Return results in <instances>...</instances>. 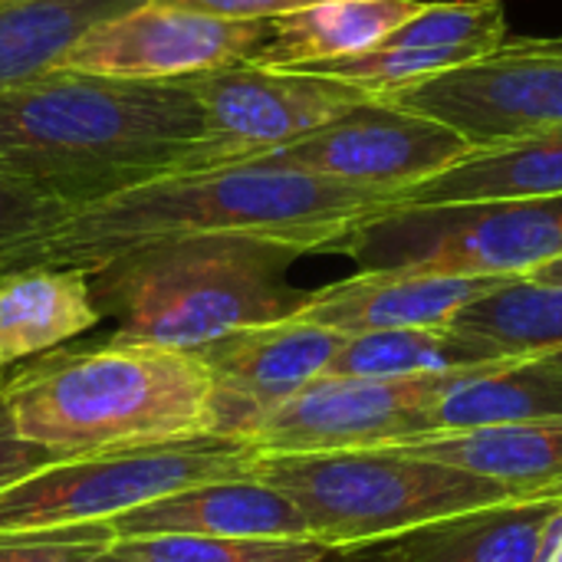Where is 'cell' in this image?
Masks as SVG:
<instances>
[{
  "instance_id": "1",
  "label": "cell",
  "mask_w": 562,
  "mask_h": 562,
  "mask_svg": "<svg viewBox=\"0 0 562 562\" xmlns=\"http://www.w3.org/2000/svg\"><path fill=\"white\" fill-rule=\"evenodd\" d=\"M398 191L356 188L267 158L165 175L69 211L20 267H95L158 240L257 237L306 254H333L359 224L398 207Z\"/></svg>"
},
{
  "instance_id": "2",
  "label": "cell",
  "mask_w": 562,
  "mask_h": 562,
  "mask_svg": "<svg viewBox=\"0 0 562 562\" xmlns=\"http://www.w3.org/2000/svg\"><path fill=\"white\" fill-rule=\"evenodd\" d=\"M201 125L188 79L49 69L0 89V175L76 211L178 175Z\"/></svg>"
},
{
  "instance_id": "3",
  "label": "cell",
  "mask_w": 562,
  "mask_h": 562,
  "mask_svg": "<svg viewBox=\"0 0 562 562\" xmlns=\"http://www.w3.org/2000/svg\"><path fill=\"white\" fill-rule=\"evenodd\" d=\"M0 402L23 441L59 458L217 435L214 389L198 356L112 336L20 362Z\"/></svg>"
},
{
  "instance_id": "4",
  "label": "cell",
  "mask_w": 562,
  "mask_h": 562,
  "mask_svg": "<svg viewBox=\"0 0 562 562\" xmlns=\"http://www.w3.org/2000/svg\"><path fill=\"white\" fill-rule=\"evenodd\" d=\"M300 257L257 237H178L95 267L89 286L112 339L198 356L237 329L293 319L310 300L286 280Z\"/></svg>"
},
{
  "instance_id": "5",
  "label": "cell",
  "mask_w": 562,
  "mask_h": 562,
  "mask_svg": "<svg viewBox=\"0 0 562 562\" xmlns=\"http://www.w3.org/2000/svg\"><path fill=\"white\" fill-rule=\"evenodd\" d=\"M254 477L286 494L329 553L392 547L428 527L527 497L458 468L398 451L260 454Z\"/></svg>"
},
{
  "instance_id": "6",
  "label": "cell",
  "mask_w": 562,
  "mask_h": 562,
  "mask_svg": "<svg viewBox=\"0 0 562 562\" xmlns=\"http://www.w3.org/2000/svg\"><path fill=\"white\" fill-rule=\"evenodd\" d=\"M257 458L247 441L221 435L59 458L0 494V537L112 524L168 494L250 477Z\"/></svg>"
},
{
  "instance_id": "7",
  "label": "cell",
  "mask_w": 562,
  "mask_h": 562,
  "mask_svg": "<svg viewBox=\"0 0 562 562\" xmlns=\"http://www.w3.org/2000/svg\"><path fill=\"white\" fill-rule=\"evenodd\" d=\"M333 254L359 270L527 277L562 257V194L392 207L359 224Z\"/></svg>"
},
{
  "instance_id": "8",
  "label": "cell",
  "mask_w": 562,
  "mask_h": 562,
  "mask_svg": "<svg viewBox=\"0 0 562 562\" xmlns=\"http://www.w3.org/2000/svg\"><path fill=\"white\" fill-rule=\"evenodd\" d=\"M188 82L198 95L204 125L181 171L267 158L369 95L310 69H277L250 59Z\"/></svg>"
},
{
  "instance_id": "9",
  "label": "cell",
  "mask_w": 562,
  "mask_h": 562,
  "mask_svg": "<svg viewBox=\"0 0 562 562\" xmlns=\"http://www.w3.org/2000/svg\"><path fill=\"white\" fill-rule=\"evenodd\" d=\"M471 148L474 145L445 122L405 109L385 95H366L333 122L267 155V161L356 188L402 194L441 175Z\"/></svg>"
},
{
  "instance_id": "10",
  "label": "cell",
  "mask_w": 562,
  "mask_h": 562,
  "mask_svg": "<svg viewBox=\"0 0 562 562\" xmlns=\"http://www.w3.org/2000/svg\"><path fill=\"white\" fill-rule=\"evenodd\" d=\"M267 36L270 20H227L145 0L128 13L86 30L56 69L178 82L254 59Z\"/></svg>"
},
{
  "instance_id": "11",
  "label": "cell",
  "mask_w": 562,
  "mask_h": 562,
  "mask_svg": "<svg viewBox=\"0 0 562 562\" xmlns=\"http://www.w3.org/2000/svg\"><path fill=\"white\" fill-rule=\"evenodd\" d=\"M448 375L333 379L323 375L273 408L247 438L257 454H326L395 448L428 435V405Z\"/></svg>"
},
{
  "instance_id": "12",
  "label": "cell",
  "mask_w": 562,
  "mask_h": 562,
  "mask_svg": "<svg viewBox=\"0 0 562 562\" xmlns=\"http://www.w3.org/2000/svg\"><path fill=\"white\" fill-rule=\"evenodd\" d=\"M431 115L474 148L562 125V56L497 49L487 59L441 72L385 95Z\"/></svg>"
},
{
  "instance_id": "13",
  "label": "cell",
  "mask_w": 562,
  "mask_h": 562,
  "mask_svg": "<svg viewBox=\"0 0 562 562\" xmlns=\"http://www.w3.org/2000/svg\"><path fill=\"white\" fill-rule=\"evenodd\" d=\"M346 336L300 316L237 329L198 359L207 366L217 412V435L247 441L250 431L283 402L329 372Z\"/></svg>"
},
{
  "instance_id": "14",
  "label": "cell",
  "mask_w": 562,
  "mask_h": 562,
  "mask_svg": "<svg viewBox=\"0 0 562 562\" xmlns=\"http://www.w3.org/2000/svg\"><path fill=\"white\" fill-rule=\"evenodd\" d=\"M507 277H458L418 270H359L349 280L310 290L296 313L339 336L392 329H445L464 306L501 286Z\"/></svg>"
},
{
  "instance_id": "15",
  "label": "cell",
  "mask_w": 562,
  "mask_h": 562,
  "mask_svg": "<svg viewBox=\"0 0 562 562\" xmlns=\"http://www.w3.org/2000/svg\"><path fill=\"white\" fill-rule=\"evenodd\" d=\"M119 540L221 537V540H313L300 507L277 487L250 477L198 484L105 524Z\"/></svg>"
},
{
  "instance_id": "16",
  "label": "cell",
  "mask_w": 562,
  "mask_h": 562,
  "mask_svg": "<svg viewBox=\"0 0 562 562\" xmlns=\"http://www.w3.org/2000/svg\"><path fill=\"white\" fill-rule=\"evenodd\" d=\"M395 448L501 484L527 501H562V418L425 435Z\"/></svg>"
},
{
  "instance_id": "17",
  "label": "cell",
  "mask_w": 562,
  "mask_h": 562,
  "mask_svg": "<svg viewBox=\"0 0 562 562\" xmlns=\"http://www.w3.org/2000/svg\"><path fill=\"white\" fill-rule=\"evenodd\" d=\"M102 323L89 273L76 267L0 270V369L53 352Z\"/></svg>"
},
{
  "instance_id": "18",
  "label": "cell",
  "mask_w": 562,
  "mask_h": 562,
  "mask_svg": "<svg viewBox=\"0 0 562 562\" xmlns=\"http://www.w3.org/2000/svg\"><path fill=\"white\" fill-rule=\"evenodd\" d=\"M562 418V356L454 372L428 405V435Z\"/></svg>"
},
{
  "instance_id": "19",
  "label": "cell",
  "mask_w": 562,
  "mask_h": 562,
  "mask_svg": "<svg viewBox=\"0 0 562 562\" xmlns=\"http://www.w3.org/2000/svg\"><path fill=\"white\" fill-rule=\"evenodd\" d=\"M562 194V125L471 148L441 175L402 191L398 207Z\"/></svg>"
},
{
  "instance_id": "20",
  "label": "cell",
  "mask_w": 562,
  "mask_h": 562,
  "mask_svg": "<svg viewBox=\"0 0 562 562\" xmlns=\"http://www.w3.org/2000/svg\"><path fill=\"white\" fill-rule=\"evenodd\" d=\"M425 0H323L270 20V36L250 63L300 69L375 49L415 16Z\"/></svg>"
},
{
  "instance_id": "21",
  "label": "cell",
  "mask_w": 562,
  "mask_h": 562,
  "mask_svg": "<svg viewBox=\"0 0 562 562\" xmlns=\"http://www.w3.org/2000/svg\"><path fill=\"white\" fill-rule=\"evenodd\" d=\"M562 501H524L468 514L392 543L402 562H543Z\"/></svg>"
},
{
  "instance_id": "22",
  "label": "cell",
  "mask_w": 562,
  "mask_h": 562,
  "mask_svg": "<svg viewBox=\"0 0 562 562\" xmlns=\"http://www.w3.org/2000/svg\"><path fill=\"white\" fill-rule=\"evenodd\" d=\"M138 3L145 0H0V89L56 69L86 30Z\"/></svg>"
},
{
  "instance_id": "23",
  "label": "cell",
  "mask_w": 562,
  "mask_h": 562,
  "mask_svg": "<svg viewBox=\"0 0 562 562\" xmlns=\"http://www.w3.org/2000/svg\"><path fill=\"white\" fill-rule=\"evenodd\" d=\"M517 362L454 329H392L346 336L329 362L333 379H425Z\"/></svg>"
},
{
  "instance_id": "24",
  "label": "cell",
  "mask_w": 562,
  "mask_h": 562,
  "mask_svg": "<svg viewBox=\"0 0 562 562\" xmlns=\"http://www.w3.org/2000/svg\"><path fill=\"white\" fill-rule=\"evenodd\" d=\"M448 329L491 346L504 359L562 356V286L507 277L501 286L464 306Z\"/></svg>"
},
{
  "instance_id": "25",
  "label": "cell",
  "mask_w": 562,
  "mask_h": 562,
  "mask_svg": "<svg viewBox=\"0 0 562 562\" xmlns=\"http://www.w3.org/2000/svg\"><path fill=\"white\" fill-rule=\"evenodd\" d=\"M115 553L135 562H329L313 540H221V537H148L119 540Z\"/></svg>"
},
{
  "instance_id": "26",
  "label": "cell",
  "mask_w": 562,
  "mask_h": 562,
  "mask_svg": "<svg viewBox=\"0 0 562 562\" xmlns=\"http://www.w3.org/2000/svg\"><path fill=\"white\" fill-rule=\"evenodd\" d=\"M66 214L59 201L0 175V270L20 267Z\"/></svg>"
},
{
  "instance_id": "27",
  "label": "cell",
  "mask_w": 562,
  "mask_h": 562,
  "mask_svg": "<svg viewBox=\"0 0 562 562\" xmlns=\"http://www.w3.org/2000/svg\"><path fill=\"white\" fill-rule=\"evenodd\" d=\"M115 547L105 524L36 530V533H3L0 562H89Z\"/></svg>"
},
{
  "instance_id": "28",
  "label": "cell",
  "mask_w": 562,
  "mask_h": 562,
  "mask_svg": "<svg viewBox=\"0 0 562 562\" xmlns=\"http://www.w3.org/2000/svg\"><path fill=\"white\" fill-rule=\"evenodd\" d=\"M59 461V454L46 451V448H36L30 441H23L13 425H10V415L0 402V494L13 484H20L23 477L43 471L46 464Z\"/></svg>"
},
{
  "instance_id": "29",
  "label": "cell",
  "mask_w": 562,
  "mask_h": 562,
  "mask_svg": "<svg viewBox=\"0 0 562 562\" xmlns=\"http://www.w3.org/2000/svg\"><path fill=\"white\" fill-rule=\"evenodd\" d=\"M151 3L211 13V16H227V20H277V16H286L293 10L323 3V0H151Z\"/></svg>"
},
{
  "instance_id": "30",
  "label": "cell",
  "mask_w": 562,
  "mask_h": 562,
  "mask_svg": "<svg viewBox=\"0 0 562 562\" xmlns=\"http://www.w3.org/2000/svg\"><path fill=\"white\" fill-rule=\"evenodd\" d=\"M504 49H514V53H550V56H562V33L560 36H517L504 43Z\"/></svg>"
},
{
  "instance_id": "31",
  "label": "cell",
  "mask_w": 562,
  "mask_h": 562,
  "mask_svg": "<svg viewBox=\"0 0 562 562\" xmlns=\"http://www.w3.org/2000/svg\"><path fill=\"white\" fill-rule=\"evenodd\" d=\"M527 277H530V280H540V283H557V286H562V257L543 263V267H537V270L527 273Z\"/></svg>"
},
{
  "instance_id": "32",
  "label": "cell",
  "mask_w": 562,
  "mask_h": 562,
  "mask_svg": "<svg viewBox=\"0 0 562 562\" xmlns=\"http://www.w3.org/2000/svg\"><path fill=\"white\" fill-rule=\"evenodd\" d=\"M543 562H562V517L560 524H557V530H553V540H550V547H547Z\"/></svg>"
},
{
  "instance_id": "33",
  "label": "cell",
  "mask_w": 562,
  "mask_h": 562,
  "mask_svg": "<svg viewBox=\"0 0 562 562\" xmlns=\"http://www.w3.org/2000/svg\"><path fill=\"white\" fill-rule=\"evenodd\" d=\"M89 562H135V560H128V557L115 553V547H112L109 553H102V557H95V560H89Z\"/></svg>"
},
{
  "instance_id": "34",
  "label": "cell",
  "mask_w": 562,
  "mask_h": 562,
  "mask_svg": "<svg viewBox=\"0 0 562 562\" xmlns=\"http://www.w3.org/2000/svg\"><path fill=\"white\" fill-rule=\"evenodd\" d=\"M372 562H402V560H398V553H395V550L389 547V550H385L382 557H375V560H372Z\"/></svg>"
},
{
  "instance_id": "35",
  "label": "cell",
  "mask_w": 562,
  "mask_h": 562,
  "mask_svg": "<svg viewBox=\"0 0 562 562\" xmlns=\"http://www.w3.org/2000/svg\"><path fill=\"white\" fill-rule=\"evenodd\" d=\"M3 379H7V372H3V369H0V385H3Z\"/></svg>"
}]
</instances>
